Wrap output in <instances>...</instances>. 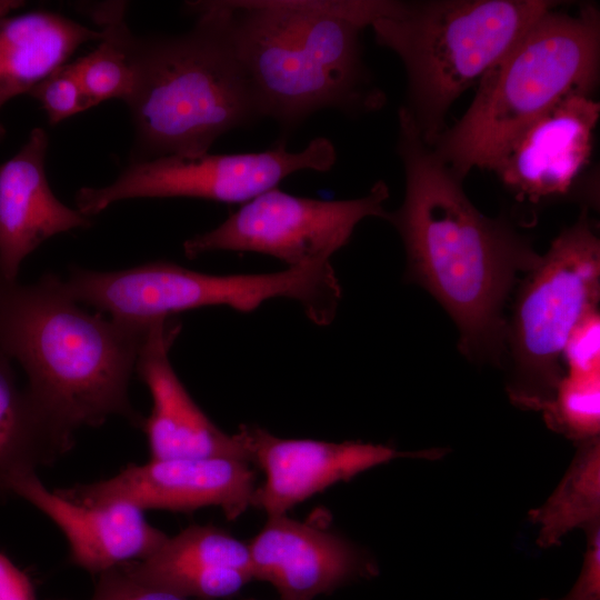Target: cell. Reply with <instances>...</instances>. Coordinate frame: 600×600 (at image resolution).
Wrapping results in <instances>:
<instances>
[{"label":"cell","instance_id":"20","mask_svg":"<svg viewBox=\"0 0 600 600\" xmlns=\"http://www.w3.org/2000/svg\"><path fill=\"white\" fill-rule=\"evenodd\" d=\"M72 446L73 439L19 387L10 359L0 351V492L10 493L19 477L56 462Z\"/></svg>","mask_w":600,"mask_h":600},{"label":"cell","instance_id":"28","mask_svg":"<svg viewBox=\"0 0 600 600\" xmlns=\"http://www.w3.org/2000/svg\"><path fill=\"white\" fill-rule=\"evenodd\" d=\"M0 600H36L29 577L0 552Z\"/></svg>","mask_w":600,"mask_h":600},{"label":"cell","instance_id":"4","mask_svg":"<svg viewBox=\"0 0 600 600\" xmlns=\"http://www.w3.org/2000/svg\"><path fill=\"white\" fill-rule=\"evenodd\" d=\"M127 3L89 13L122 47L131 71L126 101L134 127L131 162L209 153L224 133L261 118L251 87L216 23L194 14L191 30L140 37L124 21Z\"/></svg>","mask_w":600,"mask_h":600},{"label":"cell","instance_id":"23","mask_svg":"<svg viewBox=\"0 0 600 600\" xmlns=\"http://www.w3.org/2000/svg\"><path fill=\"white\" fill-rule=\"evenodd\" d=\"M544 408L551 421L570 436L596 439L600 429V371L567 372Z\"/></svg>","mask_w":600,"mask_h":600},{"label":"cell","instance_id":"27","mask_svg":"<svg viewBox=\"0 0 600 600\" xmlns=\"http://www.w3.org/2000/svg\"><path fill=\"white\" fill-rule=\"evenodd\" d=\"M600 537L599 528L592 527L588 551L580 577L561 600H600Z\"/></svg>","mask_w":600,"mask_h":600},{"label":"cell","instance_id":"6","mask_svg":"<svg viewBox=\"0 0 600 600\" xmlns=\"http://www.w3.org/2000/svg\"><path fill=\"white\" fill-rule=\"evenodd\" d=\"M556 6L547 0L406 2L398 14L372 23L376 42L404 66V107L428 146L447 128L446 116L456 100Z\"/></svg>","mask_w":600,"mask_h":600},{"label":"cell","instance_id":"18","mask_svg":"<svg viewBox=\"0 0 600 600\" xmlns=\"http://www.w3.org/2000/svg\"><path fill=\"white\" fill-rule=\"evenodd\" d=\"M120 566L142 582L188 599L229 598L254 579L248 543L210 524L190 526L149 556Z\"/></svg>","mask_w":600,"mask_h":600},{"label":"cell","instance_id":"12","mask_svg":"<svg viewBox=\"0 0 600 600\" xmlns=\"http://www.w3.org/2000/svg\"><path fill=\"white\" fill-rule=\"evenodd\" d=\"M599 117L592 94L572 92L523 128L490 170L520 201L564 196L589 163Z\"/></svg>","mask_w":600,"mask_h":600},{"label":"cell","instance_id":"17","mask_svg":"<svg viewBox=\"0 0 600 600\" xmlns=\"http://www.w3.org/2000/svg\"><path fill=\"white\" fill-rule=\"evenodd\" d=\"M48 136L34 128L26 143L0 164V277L17 280L22 261L49 238L91 224L52 192L44 163Z\"/></svg>","mask_w":600,"mask_h":600},{"label":"cell","instance_id":"22","mask_svg":"<svg viewBox=\"0 0 600 600\" xmlns=\"http://www.w3.org/2000/svg\"><path fill=\"white\" fill-rule=\"evenodd\" d=\"M103 38L88 54L70 62L91 107L108 99L127 101L132 90V71L116 38L100 29Z\"/></svg>","mask_w":600,"mask_h":600},{"label":"cell","instance_id":"11","mask_svg":"<svg viewBox=\"0 0 600 600\" xmlns=\"http://www.w3.org/2000/svg\"><path fill=\"white\" fill-rule=\"evenodd\" d=\"M254 480V471L242 460L170 459L131 463L109 479L53 491L81 506L126 501L142 510L171 511L214 506L234 520L253 506Z\"/></svg>","mask_w":600,"mask_h":600},{"label":"cell","instance_id":"13","mask_svg":"<svg viewBox=\"0 0 600 600\" xmlns=\"http://www.w3.org/2000/svg\"><path fill=\"white\" fill-rule=\"evenodd\" d=\"M180 330L172 317L149 323L136 361L134 370L152 397V411L141 427L151 460L221 457L250 462L237 434L219 429L174 372L169 351Z\"/></svg>","mask_w":600,"mask_h":600},{"label":"cell","instance_id":"16","mask_svg":"<svg viewBox=\"0 0 600 600\" xmlns=\"http://www.w3.org/2000/svg\"><path fill=\"white\" fill-rule=\"evenodd\" d=\"M248 547L253 578L273 584L280 600H312L364 570L350 542L286 514L268 517Z\"/></svg>","mask_w":600,"mask_h":600},{"label":"cell","instance_id":"19","mask_svg":"<svg viewBox=\"0 0 600 600\" xmlns=\"http://www.w3.org/2000/svg\"><path fill=\"white\" fill-rule=\"evenodd\" d=\"M102 38L101 30L50 11L0 18V110L67 63L81 44ZM3 137L0 122V140Z\"/></svg>","mask_w":600,"mask_h":600},{"label":"cell","instance_id":"5","mask_svg":"<svg viewBox=\"0 0 600 600\" xmlns=\"http://www.w3.org/2000/svg\"><path fill=\"white\" fill-rule=\"evenodd\" d=\"M540 16L483 74L460 120L430 146L460 177L490 170L529 123L572 92L592 94L600 69V14L586 4L576 13Z\"/></svg>","mask_w":600,"mask_h":600},{"label":"cell","instance_id":"1","mask_svg":"<svg viewBox=\"0 0 600 600\" xmlns=\"http://www.w3.org/2000/svg\"><path fill=\"white\" fill-rule=\"evenodd\" d=\"M398 123L406 190L386 220L402 239L407 277L452 318L464 354L497 361L504 348L506 300L540 254L507 219L487 217L472 204L462 178L424 142L404 106Z\"/></svg>","mask_w":600,"mask_h":600},{"label":"cell","instance_id":"7","mask_svg":"<svg viewBox=\"0 0 600 600\" xmlns=\"http://www.w3.org/2000/svg\"><path fill=\"white\" fill-rule=\"evenodd\" d=\"M63 282L77 302L136 326L214 306L250 312L274 298L299 302L314 324L328 326L336 317L341 298V287L330 260L279 272L229 276L153 261L118 271L73 268Z\"/></svg>","mask_w":600,"mask_h":600},{"label":"cell","instance_id":"14","mask_svg":"<svg viewBox=\"0 0 600 600\" xmlns=\"http://www.w3.org/2000/svg\"><path fill=\"white\" fill-rule=\"evenodd\" d=\"M236 434L266 474L253 506L268 517L286 514L333 483L402 456L382 444L278 438L256 426L242 424Z\"/></svg>","mask_w":600,"mask_h":600},{"label":"cell","instance_id":"26","mask_svg":"<svg viewBox=\"0 0 600 600\" xmlns=\"http://www.w3.org/2000/svg\"><path fill=\"white\" fill-rule=\"evenodd\" d=\"M90 600H189L167 590L142 582L121 566L99 574Z\"/></svg>","mask_w":600,"mask_h":600},{"label":"cell","instance_id":"25","mask_svg":"<svg viewBox=\"0 0 600 600\" xmlns=\"http://www.w3.org/2000/svg\"><path fill=\"white\" fill-rule=\"evenodd\" d=\"M600 318L598 310L586 316L572 330L562 351L567 372H599Z\"/></svg>","mask_w":600,"mask_h":600},{"label":"cell","instance_id":"9","mask_svg":"<svg viewBox=\"0 0 600 600\" xmlns=\"http://www.w3.org/2000/svg\"><path fill=\"white\" fill-rule=\"evenodd\" d=\"M336 161V147L324 137L312 139L297 152L288 151L280 141L259 152L159 157L131 162L104 187L81 188L76 194L77 209L90 218L114 202L133 198L184 197L246 203L298 171L327 172Z\"/></svg>","mask_w":600,"mask_h":600},{"label":"cell","instance_id":"15","mask_svg":"<svg viewBox=\"0 0 600 600\" xmlns=\"http://www.w3.org/2000/svg\"><path fill=\"white\" fill-rule=\"evenodd\" d=\"M10 493L27 500L54 522L69 543V562L90 573L100 574L142 559L168 538L132 503L77 504L48 490L36 472L19 477Z\"/></svg>","mask_w":600,"mask_h":600},{"label":"cell","instance_id":"2","mask_svg":"<svg viewBox=\"0 0 600 600\" xmlns=\"http://www.w3.org/2000/svg\"><path fill=\"white\" fill-rule=\"evenodd\" d=\"M388 0L190 1L189 13L208 16L229 43L261 118L292 129L332 108L376 111L384 103L364 66L360 32L402 11Z\"/></svg>","mask_w":600,"mask_h":600},{"label":"cell","instance_id":"30","mask_svg":"<svg viewBox=\"0 0 600 600\" xmlns=\"http://www.w3.org/2000/svg\"><path fill=\"white\" fill-rule=\"evenodd\" d=\"M248 600H254V599H248Z\"/></svg>","mask_w":600,"mask_h":600},{"label":"cell","instance_id":"24","mask_svg":"<svg viewBox=\"0 0 600 600\" xmlns=\"http://www.w3.org/2000/svg\"><path fill=\"white\" fill-rule=\"evenodd\" d=\"M28 94L40 102L51 124L92 108L70 62L53 70Z\"/></svg>","mask_w":600,"mask_h":600},{"label":"cell","instance_id":"29","mask_svg":"<svg viewBox=\"0 0 600 600\" xmlns=\"http://www.w3.org/2000/svg\"><path fill=\"white\" fill-rule=\"evenodd\" d=\"M21 1H0V18L9 16V12L21 7Z\"/></svg>","mask_w":600,"mask_h":600},{"label":"cell","instance_id":"10","mask_svg":"<svg viewBox=\"0 0 600 600\" xmlns=\"http://www.w3.org/2000/svg\"><path fill=\"white\" fill-rule=\"evenodd\" d=\"M389 189L378 181L363 197L321 200L270 189L243 203L214 229L189 238L184 254L227 250L267 254L288 268L330 260L366 218L386 219Z\"/></svg>","mask_w":600,"mask_h":600},{"label":"cell","instance_id":"21","mask_svg":"<svg viewBox=\"0 0 600 600\" xmlns=\"http://www.w3.org/2000/svg\"><path fill=\"white\" fill-rule=\"evenodd\" d=\"M599 466V442L592 439L556 492L534 514L541 526L542 541L552 543L576 527L594 523L600 509Z\"/></svg>","mask_w":600,"mask_h":600},{"label":"cell","instance_id":"8","mask_svg":"<svg viewBox=\"0 0 600 600\" xmlns=\"http://www.w3.org/2000/svg\"><path fill=\"white\" fill-rule=\"evenodd\" d=\"M600 242L586 217L564 229L526 273L506 327L512 397L546 407L563 377L562 351L578 323L597 310Z\"/></svg>","mask_w":600,"mask_h":600},{"label":"cell","instance_id":"3","mask_svg":"<svg viewBox=\"0 0 600 600\" xmlns=\"http://www.w3.org/2000/svg\"><path fill=\"white\" fill-rule=\"evenodd\" d=\"M78 303L56 274L30 284L0 277V351L21 364L27 390L66 436L111 416L141 428L129 383L149 324L91 314Z\"/></svg>","mask_w":600,"mask_h":600}]
</instances>
